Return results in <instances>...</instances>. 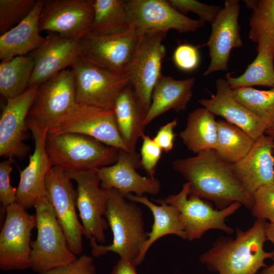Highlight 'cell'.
<instances>
[{
    "label": "cell",
    "instance_id": "603a6c76",
    "mask_svg": "<svg viewBox=\"0 0 274 274\" xmlns=\"http://www.w3.org/2000/svg\"><path fill=\"white\" fill-rule=\"evenodd\" d=\"M216 89L211 98L198 100L202 107L239 127L255 140L264 134L265 124L234 97L225 78L216 80Z\"/></svg>",
    "mask_w": 274,
    "mask_h": 274
},
{
    "label": "cell",
    "instance_id": "6da1fadb",
    "mask_svg": "<svg viewBox=\"0 0 274 274\" xmlns=\"http://www.w3.org/2000/svg\"><path fill=\"white\" fill-rule=\"evenodd\" d=\"M173 167L189 183V195L213 202L219 210L235 202L250 210L252 208V195L235 177L230 164L222 159L215 149L176 159Z\"/></svg>",
    "mask_w": 274,
    "mask_h": 274
},
{
    "label": "cell",
    "instance_id": "7dc6e473",
    "mask_svg": "<svg viewBox=\"0 0 274 274\" xmlns=\"http://www.w3.org/2000/svg\"><path fill=\"white\" fill-rule=\"evenodd\" d=\"M272 154H273V155L274 156V143H273V147H272Z\"/></svg>",
    "mask_w": 274,
    "mask_h": 274
},
{
    "label": "cell",
    "instance_id": "3957f363",
    "mask_svg": "<svg viewBox=\"0 0 274 274\" xmlns=\"http://www.w3.org/2000/svg\"><path fill=\"white\" fill-rule=\"evenodd\" d=\"M110 196L105 216L113 233V241L108 245L90 239L91 254L99 257L109 252L136 266L143 245L148 238L143 213L135 202L126 199L115 189H108Z\"/></svg>",
    "mask_w": 274,
    "mask_h": 274
},
{
    "label": "cell",
    "instance_id": "5bb4252c",
    "mask_svg": "<svg viewBox=\"0 0 274 274\" xmlns=\"http://www.w3.org/2000/svg\"><path fill=\"white\" fill-rule=\"evenodd\" d=\"M77 104L73 72L64 70L40 85L27 117L48 131Z\"/></svg>",
    "mask_w": 274,
    "mask_h": 274
},
{
    "label": "cell",
    "instance_id": "f35d334b",
    "mask_svg": "<svg viewBox=\"0 0 274 274\" xmlns=\"http://www.w3.org/2000/svg\"><path fill=\"white\" fill-rule=\"evenodd\" d=\"M12 160L7 159L0 163V201L6 208L16 202L17 188L11 184Z\"/></svg>",
    "mask_w": 274,
    "mask_h": 274
},
{
    "label": "cell",
    "instance_id": "f1b7e54d",
    "mask_svg": "<svg viewBox=\"0 0 274 274\" xmlns=\"http://www.w3.org/2000/svg\"><path fill=\"white\" fill-rule=\"evenodd\" d=\"M252 10L249 38L257 44L256 50L274 57V0H245Z\"/></svg>",
    "mask_w": 274,
    "mask_h": 274
},
{
    "label": "cell",
    "instance_id": "2e32d148",
    "mask_svg": "<svg viewBox=\"0 0 274 274\" xmlns=\"http://www.w3.org/2000/svg\"><path fill=\"white\" fill-rule=\"evenodd\" d=\"M40 85L28 87L19 96L6 99L0 118V156L24 158L30 150L24 143L29 130L26 119Z\"/></svg>",
    "mask_w": 274,
    "mask_h": 274
},
{
    "label": "cell",
    "instance_id": "d590c367",
    "mask_svg": "<svg viewBox=\"0 0 274 274\" xmlns=\"http://www.w3.org/2000/svg\"><path fill=\"white\" fill-rule=\"evenodd\" d=\"M252 215L257 219L268 220L274 224V184L263 186L252 195Z\"/></svg>",
    "mask_w": 274,
    "mask_h": 274
},
{
    "label": "cell",
    "instance_id": "7a4b0ae2",
    "mask_svg": "<svg viewBox=\"0 0 274 274\" xmlns=\"http://www.w3.org/2000/svg\"><path fill=\"white\" fill-rule=\"evenodd\" d=\"M266 222L257 219L246 230L237 228L235 238L219 237L200 255V261L218 274H256L267 266L266 259L274 258V250H264Z\"/></svg>",
    "mask_w": 274,
    "mask_h": 274
},
{
    "label": "cell",
    "instance_id": "83f0119b",
    "mask_svg": "<svg viewBox=\"0 0 274 274\" xmlns=\"http://www.w3.org/2000/svg\"><path fill=\"white\" fill-rule=\"evenodd\" d=\"M206 108H197L189 113L185 128L180 136L187 148L197 154L215 149L217 140V121Z\"/></svg>",
    "mask_w": 274,
    "mask_h": 274
},
{
    "label": "cell",
    "instance_id": "277c9868",
    "mask_svg": "<svg viewBox=\"0 0 274 274\" xmlns=\"http://www.w3.org/2000/svg\"><path fill=\"white\" fill-rule=\"evenodd\" d=\"M46 149L53 166L65 173L86 172L116 162L119 150L87 135L47 134Z\"/></svg>",
    "mask_w": 274,
    "mask_h": 274
},
{
    "label": "cell",
    "instance_id": "30bf717a",
    "mask_svg": "<svg viewBox=\"0 0 274 274\" xmlns=\"http://www.w3.org/2000/svg\"><path fill=\"white\" fill-rule=\"evenodd\" d=\"M66 174L77 184V209L84 229L83 235L89 240L94 238L97 242L104 243L105 231L109 225L102 216L107 209L109 190L101 188L96 169Z\"/></svg>",
    "mask_w": 274,
    "mask_h": 274
},
{
    "label": "cell",
    "instance_id": "4fadbf2b",
    "mask_svg": "<svg viewBox=\"0 0 274 274\" xmlns=\"http://www.w3.org/2000/svg\"><path fill=\"white\" fill-rule=\"evenodd\" d=\"M140 35L132 28L112 35L89 32L80 40V55L112 72L126 76Z\"/></svg>",
    "mask_w": 274,
    "mask_h": 274
},
{
    "label": "cell",
    "instance_id": "8992f818",
    "mask_svg": "<svg viewBox=\"0 0 274 274\" xmlns=\"http://www.w3.org/2000/svg\"><path fill=\"white\" fill-rule=\"evenodd\" d=\"M71 67L79 105L114 110L118 97L129 84L126 76L112 72L80 55Z\"/></svg>",
    "mask_w": 274,
    "mask_h": 274
},
{
    "label": "cell",
    "instance_id": "7bdbcfd3",
    "mask_svg": "<svg viewBox=\"0 0 274 274\" xmlns=\"http://www.w3.org/2000/svg\"><path fill=\"white\" fill-rule=\"evenodd\" d=\"M111 274H137L136 266L120 258L113 266Z\"/></svg>",
    "mask_w": 274,
    "mask_h": 274
},
{
    "label": "cell",
    "instance_id": "484cf974",
    "mask_svg": "<svg viewBox=\"0 0 274 274\" xmlns=\"http://www.w3.org/2000/svg\"><path fill=\"white\" fill-rule=\"evenodd\" d=\"M125 197L128 200L146 206L150 210L154 218L152 229L148 233V238L143 245L136 266L142 263L151 246L160 237L174 234L183 239H187L186 233L180 220L179 211L175 207L167 203L162 199H154L160 204L158 206L151 202L146 196L129 194Z\"/></svg>",
    "mask_w": 274,
    "mask_h": 274
},
{
    "label": "cell",
    "instance_id": "836d02e7",
    "mask_svg": "<svg viewBox=\"0 0 274 274\" xmlns=\"http://www.w3.org/2000/svg\"><path fill=\"white\" fill-rule=\"evenodd\" d=\"M232 90L234 97L261 120L267 129L274 128V87L267 90L252 87Z\"/></svg>",
    "mask_w": 274,
    "mask_h": 274
},
{
    "label": "cell",
    "instance_id": "b9f144b4",
    "mask_svg": "<svg viewBox=\"0 0 274 274\" xmlns=\"http://www.w3.org/2000/svg\"><path fill=\"white\" fill-rule=\"evenodd\" d=\"M178 123L177 119L165 124L159 128L154 141L161 148L162 151L167 153L174 147L175 134L174 130Z\"/></svg>",
    "mask_w": 274,
    "mask_h": 274
},
{
    "label": "cell",
    "instance_id": "cb8c5ba5",
    "mask_svg": "<svg viewBox=\"0 0 274 274\" xmlns=\"http://www.w3.org/2000/svg\"><path fill=\"white\" fill-rule=\"evenodd\" d=\"M45 0H37L30 13L19 24L0 37V59H11L36 50L47 40L40 35L39 20Z\"/></svg>",
    "mask_w": 274,
    "mask_h": 274
},
{
    "label": "cell",
    "instance_id": "d6986e66",
    "mask_svg": "<svg viewBox=\"0 0 274 274\" xmlns=\"http://www.w3.org/2000/svg\"><path fill=\"white\" fill-rule=\"evenodd\" d=\"M140 167L139 153L119 149L116 163L96 169V171L101 188L115 189L124 197L132 193L139 196L146 193L157 195L161 189L159 180L140 175L136 171Z\"/></svg>",
    "mask_w": 274,
    "mask_h": 274
},
{
    "label": "cell",
    "instance_id": "60d3db41",
    "mask_svg": "<svg viewBox=\"0 0 274 274\" xmlns=\"http://www.w3.org/2000/svg\"><path fill=\"white\" fill-rule=\"evenodd\" d=\"M38 274H96V268L93 258L83 254L67 265Z\"/></svg>",
    "mask_w": 274,
    "mask_h": 274
},
{
    "label": "cell",
    "instance_id": "ac0fdd59",
    "mask_svg": "<svg viewBox=\"0 0 274 274\" xmlns=\"http://www.w3.org/2000/svg\"><path fill=\"white\" fill-rule=\"evenodd\" d=\"M27 124L35 143V150L28 165L20 173L16 202L25 209L35 206L40 198L46 196L45 180L53 164L46 149L48 130L27 117Z\"/></svg>",
    "mask_w": 274,
    "mask_h": 274
},
{
    "label": "cell",
    "instance_id": "ba28073f",
    "mask_svg": "<svg viewBox=\"0 0 274 274\" xmlns=\"http://www.w3.org/2000/svg\"><path fill=\"white\" fill-rule=\"evenodd\" d=\"M189 194V185L186 182L179 193L170 194L164 199L179 211L180 220L188 240L199 239L211 229H218L229 234L234 232L225 220L242 206L239 202H233L223 210H216L209 201Z\"/></svg>",
    "mask_w": 274,
    "mask_h": 274
},
{
    "label": "cell",
    "instance_id": "52a82bcc",
    "mask_svg": "<svg viewBox=\"0 0 274 274\" xmlns=\"http://www.w3.org/2000/svg\"><path fill=\"white\" fill-rule=\"evenodd\" d=\"M167 32L160 30L140 34L127 66L126 76L143 110L147 113L154 86L161 75L162 61L166 55L162 41Z\"/></svg>",
    "mask_w": 274,
    "mask_h": 274
},
{
    "label": "cell",
    "instance_id": "d6a6232c",
    "mask_svg": "<svg viewBox=\"0 0 274 274\" xmlns=\"http://www.w3.org/2000/svg\"><path fill=\"white\" fill-rule=\"evenodd\" d=\"M257 53L242 75L233 77L230 73L226 74L225 79L231 89L253 86L274 87V57L263 51Z\"/></svg>",
    "mask_w": 274,
    "mask_h": 274
},
{
    "label": "cell",
    "instance_id": "d4e9b609",
    "mask_svg": "<svg viewBox=\"0 0 274 274\" xmlns=\"http://www.w3.org/2000/svg\"><path fill=\"white\" fill-rule=\"evenodd\" d=\"M195 81L194 78L176 80L161 74L153 88L151 104L145 120L146 126L169 110L179 112L186 109L192 96Z\"/></svg>",
    "mask_w": 274,
    "mask_h": 274
},
{
    "label": "cell",
    "instance_id": "e575fe53",
    "mask_svg": "<svg viewBox=\"0 0 274 274\" xmlns=\"http://www.w3.org/2000/svg\"><path fill=\"white\" fill-rule=\"evenodd\" d=\"M37 0H0V34L8 31L32 11Z\"/></svg>",
    "mask_w": 274,
    "mask_h": 274
},
{
    "label": "cell",
    "instance_id": "9c48e42d",
    "mask_svg": "<svg viewBox=\"0 0 274 274\" xmlns=\"http://www.w3.org/2000/svg\"><path fill=\"white\" fill-rule=\"evenodd\" d=\"M6 218L0 233V269L4 271L31 268V232L36 215L16 202L4 209Z\"/></svg>",
    "mask_w": 274,
    "mask_h": 274
},
{
    "label": "cell",
    "instance_id": "44dd1931",
    "mask_svg": "<svg viewBox=\"0 0 274 274\" xmlns=\"http://www.w3.org/2000/svg\"><path fill=\"white\" fill-rule=\"evenodd\" d=\"M46 42L29 53L34 59V67L28 87L40 85L61 71L72 66L80 55V40L70 39L58 35H50Z\"/></svg>",
    "mask_w": 274,
    "mask_h": 274
},
{
    "label": "cell",
    "instance_id": "8fae6325",
    "mask_svg": "<svg viewBox=\"0 0 274 274\" xmlns=\"http://www.w3.org/2000/svg\"><path fill=\"white\" fill-rule=\"evenodd\" d=\"M48 133L83 134L107 145L130 151L119 133L114 110L77 104L70 113L51 127Z\"/></svg>",
    "mask_w": 274,
    "mask_h": 274
},
{
    "label": "cell",
    "instance_id": "9a60e30c",
    "mask_svg": "<svg viewBox=\"0 0 274 274\" xmlns=\"http://www.w3.org/2000/svg\"><path fill=\"white\" fill-rule=\"evenodd\" d=\"M130 28L139 34L175 29L180 33L193 32L204 25L179 12L165 0L125 1Z\"/></svg>",
    "mask_w": 274,
    "mask_h": 274
},
{
    "label": "cell",
    "instance_id": "4316f807",
    "mask_svg": "<svg viewBox=\"0 0 274 274\" xmlns=\"http://www.w3.org/2000/svg\"><path fill=\"white\" fill-rule=\"evenodd\" d=\"M114 110L121 138L131 152L135 151L139 139L145 134L147 113L129 84L118 97Z\"/></svg>",
    "mask_w": 274,
    "mask_h": 274
},
{
    "label": "cell",
    "instance_id": "1f68e13d",
    "mask_svg": "<svg viewBox=\"0 0 274 274\" xmlns=\"http://www.w3.org/2000/svg\"><path fill=\"white\" fill-rule=\"evenodd\" d=\"M217 140L215 150L229 164L244 157L256 140L244 130L225 120L217 121Z\"/></svg>",
    "mask_w": 274,
    "mask_h": 274
},
{
    "label": "cell",
    "instance_id": "f546056e",
    "mask_svg": "<svg viewBox=\"0 0 274 274\" xmlns=\"http://www.w3.org/2000/svg\"><path fill=\"white\" fill-rule=\"evenodd\" d=\"M91 1L94 9V19L90 33L112 35L130 28L125 1Z\"/></svg>",
    "mask_w": 274,
    "mask_h": 274
},
{
    "label": "cell",
    "instance_id": "f6af8a7d",
    "mask_svg": "<svg viewBox=\"0 0 274 274\" xmlns=\"http://www.w3.org/2000/svg\"><path fill=\"white\" fill-rule=\"evenodd\" d=\"M273 262L269 266H266L261 271L260 274H274V258Z\"/></svg>",
    "mask_w": 274,
    "mask_h": 274
},
{
    "label": "cell",
    "instance_id": "8d00e7d4",
    "mask_svg": "<svg viewBox=\"0 0 274 274\" xmlns=\"http://www.w3.org/2000/svg\"><path fill=\"white\" fill-rule=\"evenodd\" d=\"M168 2L179 12L195 13L204 22L211 24L222 9L219 6L207 5L195 0H169Z\"/></svg>",
    "mask_w": 274,
    "mask_h": 274
},
{
    "label": "cell",
    "instance_id": "5b68a950",
    "mask_svg": "<svg viewBox=\"0 0 274 274\" xmlns=\"http://www.w3.org/2000/svg\"><path fill=\"white\" fill-rule=\"evenodd\" d=\"M36 209L37 236L31 241L32 270L38 273L67 265L77 258L46 196L39 199Z\"/></svg>",
    "mask_w": 274,
    "mask_h": 274
},
{
    "label": "cell",
    "instance_id": "7c38bea8",
    "mask_svg": "<svg viewBox=\"0 0 274 274\" xmlns=\"http://www.w3.org/2000/svg\"><path fill=\"white\" fill-rule=\"evenodd\" d=\"M66 173L52 166L45 180L46 197L52 204L56 217L73 253L80 255L83 251L84 229L76 212L77 192Z\"/></svg>",
    "mask_w": 274,
    "mask_h": 274
},
{
    "label": "cell",
    "instance_id": "ffe728a7",
    "mask_svg": "<svg viewBox=\"0 0 274 274\" xmlns=\"http://www.w3.org/2000/svg\"><path fill=\"white\" fill-rule=\"evenodd\" d=\"M240 6L238 0H227L212 24L206 45L209 47L210 63L203 76L228 70L231 50L243 44L238 23Z\"/></svg>",
    "mask_w": 274,
    "mask_h": 274
},
{
    "label": "cell",
    "instance_id": "4dcf8cb0",
    "mask_svg": "<svg viewBox=\"0 0 274 274\" xmlns=\"http://www.w3.org/2000/svg\"><path fill=\"white\" fill-rule=\"evenodd\" d=\"M34 59L29 54L2 61L0 63V93L6 99L16 97L29 86Z\"/></svg>",
    "mask_w": 274,
    "mask_h": 274
},
{
    "label": "cell",
    "instance_id": "ee69618b",
    "mask_svg": "<svg viewBox=\"0 0 274 274\" xmlns=\"http://www.w3.org/2000/svg\"><path fill=\"white\" fill-rule=\"evenodd\" d=\"M265 229L267 240L270 241L274 246V224L266 222Z\"/></svg>",
    "mask_w": 274,
    "mask_h": 274
},
{
    "label": "cell",
    "instance_id": "74e56055",
    "mask_svg": "<svg viewBox=\"0 0 274 274\" xmlns=\"http://www.w3.org/2000/svg\"><path fill=\"white\" fill-rule=\"evenodd\" d=\"M141 149V165L148 177L154 178L156 168L161 158L162 150L149 135L144 134Z\"/></svg>",
    "mask_w": 274,
    "mask_h": 274
},
{
    "label": "cell",
    "instance_id": "bcb514c9",
    "mask_svg": "<svg viewBox=\"0 0 274 274\" xmlns=\"http://www.w3.org/2000/svg\"><path fill=\"white\" fill-rule=\"evenodd\" d=\"M264 134L272 138L274 140V128L267 129Z\"/></svg>",
    "mask_w": 274,
    "mask_h": 274
},
{
    "label": "cell",
    "instance_id": "e0dca14e",
    "mask_svg": "<svg viewBox=\"0 0 274 274\" xmlns=\"http://www.w3.org/2000/svg\"><path fill=\"white\" fill-rule=\"evenodd\" d=\"M94 19L91 0H45L39 20L40 31L80 40L89 32Z\"/></svg>",
    "mask_w": 274,
    "mask_h": 274
},
{
    "label": "cell",
    "instance_id": "7402d4cb",
    "mask_svg": "<svg viewBox=\"0 0 274 274\" xmlns=\"http://www.w3.org/2000/svg\"><path fill=\"white\" fill-rule=\"evenodd\" d=\"M274 140L265 134L256 140L247 154L230 164L235 177L250 195L259 188L274 184Z\"/></svg>",
    "mask_w": 274,
    "mask_h": 274
},
{
    "label": "cell",
    "instance_id": "ab89813d",
    "mask_svg": "<svg viewBox=\"0 0 274 274\" xmlns=\"http://www.w3.org/2000/svg\"><path fill=\"white\" fill-rule=\"evenodd\" d=\"M173 60L176 66L183 71L194 70L199 62L197 48L189 44L179 45L174 52Z\"/></svg>",
    "mask_w": 274,
    "mask_h": 274
}]
</instances>
